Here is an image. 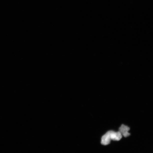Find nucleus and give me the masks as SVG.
<instances>
[{"instance_id":"2","label":"nucleus","mask_w":153,"mask_h":153,"mask_svg":"<svg viewBox=\"0 0 153 153\" xmlns=\"http://www.w3.org/2000/svg\"><path fill=\"white\" fill-rule=\"evenodd\" d=\"M130 128L124 124H122L119 129V132L125 138L129 136L130 134L128 132Z\"/></svg>"},{"instance_id":"1","label":"nucleus","mask_w":153,"mask_h":153,"mask_svg":"<svg viewBox=\"0 0 153 153\" xmlns=\"http://www.w3.org/2000/svg\"><path fill=\"white\" fill-rule=\"evenodd\" d=\"M122 138V135L120 132L110 130L107 132L102 136L101 144L104 146H106L110 143L112 140L114 141H120Z\"/></svg>"}]
</instances>
